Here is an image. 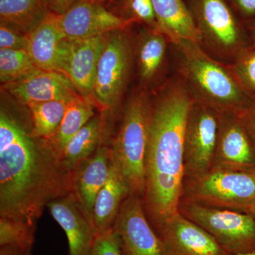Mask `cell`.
I'll list each match as a JSON object with an SVG mask.
<instances>
[{"instance_id":"cell-1","label":"cell","mask_w":255,"mask_h":255,"mask_svg":"<svg viewBox=\"0 0 255 255\" xmlns=\"http://www.w3.org/2000/svg\"><path fill=\"white\" fill-rule=\"evenodd\" d=\"M69 194V174L47 139L32 124L1 109L0 217L36 226L50 201Z\"/></svg>"},{"instance_id":"cell-2","label":"cell","mask_w":255,"mask_h":255,"mask_svg":"<svg viewBox=\"0 0 255 255\" xmlns=\"http://www.w3.org/2000/svg\"><path fill=\"white\" fill-rule=\"evenodd\" d=\"M194 102L182 80L169 82L152 102L142 199L158 236L166 221L178 212L182 196L184 133Z\"/></svg>"},{"instance_id":"cell-3","label":"cell","mask_w":255,"mask_h":255,"mask_svg":"<svg viewBox=\"0 0 255 255\" xmlns=\"http://www.w3.org/2000/svg\"><path fill=\"white\" fill-rule=\"evenodd\" d=\"M179 58L183 81L194 100L216 112L241 114L254 97L245 91L231 70L211 58L195 42L172 43Z\"/></svg>"},{"instance_id":"cell-4","label":"cell","mask_w":255,"mask_h":255,"mask_svg":"<svg viewBox=\"0 0 255 255\" xmlns=\"http://www.w3.org/2000/svg\"><path fill=\"white\" fill-rule=\"evenodd\" d=\"M152 102L145 90H137L128 101L122 124L112 147V159L130 193L142 198L145 190V157Z\"/></svg>"},{"instance_id":"cell-5","label":"cell","mask_w":255,"mask_h":255,"mask_svg":"<svg viewBox=\"0 0 255 255\" xmlns=\"http://www.w3.org/2000/svg\"><path fill=\"white\" fill-rule=\"evenodd\" d=\"M181 199L248 212L255 204V173L212 167L205 173L184 178Z\"/></svg>"},{"instance_id":"cell-6","label":"cell","mask_w":255,"mask_h":255,"mask_svg":"<svg viewBox=\"0 0 255 255\" xmlns=\"http://www.w3.org/2000/svg\"><path fill=\"white\" fill-rule=\"evenodd\" d=\"M201 46L224 60L234 61L249 46L238 15L226 0H186Z\"/></svg>"},{"instance_id":"cell-7","label":"cell","mask_w":255,"mask_h":255,"mask_svg":"<svg viewBox=\"0 0 255 255\" xmlns=\"http://www.w3.org/2000/svg\"><path fill=\"white\" fill-rule=\"evenodd\" d=\"M178 212L205 229L233 255L255 251V217L181 199Z\"/></svg>"},{"instance_id":"cell-8","label":"cell","mask_w":255,"mask_h":255,"mask_svg":"<svg viewBox=\"0 0 255 255\" xmlns=\"http://www.w3.org/2000/svg\"><path fill=\"white\" fill-rule=\"evenodd\" d=\"M126 29L107 35L99 60L92 100L103 112L113 110L118 105L130 75L132 50Z\"/></svg>"},{"instance_id":"cell-9","label":"cell","mask_w":255,"mask_h":255,"mask_svg":"<svg viewBox=\"0 0 255 255\" xmlns=\"http://www.w3.org/2000/svg\"><path fill=\"white\" fill-rule=\"evenodd\" d=\"M218 125L219 112L194 100L188 114L184 133L185 177H196L212 168Z\"/></svg>"},{"instance_id":"cell-10","label":"cell","mask_w":255,"mask_h":255,"mask_svg":"<svg viewBox=\"0 0 255 255\" xmlns=\"http://www.w3.org/2000/svg\"><path fill=\"white\" fill-rule=\"evenodd\" d=\"M113 228L123 255H169L164 242L147 219L140 196H128Z\"/></svg>"},{"instance_id":"cell-11","label":"cell","mask_w":255,"mask_h":255,"mask_svg":"<svg viewBox=\"0 0 255 255\" xmlns=\"http://www.w3.org/2000/svg\"><path fill=\"white\" fill-rule=\"evenodd\" d=\"M212 167L255 173V147L239 114L219 113Z\"/></svg>"},{"instance_id":"cell-12","label":"cell","mask_w":255,"mask_h":255,"mask_svg":"<svg viewBox=\"0 0 255 255\" xmlns=\"http://www.w3.org/2000/svg\"><path fill=\"white\" fill-rule=\"evenodd\" d=\"M60 17L64 34L70 40L95 38L131 25L98 0H78Z\"/></svg>"},{"instance_id":"cell-13","label":"cell","mask_w":255,"mask_h":255,"mask_svg":"<svg viewBox=\"0 0 255 255\" xmlns=\"http://www.w3.org/2000/svg\"><path fill=\"white\" fill-rule=\"evenodd\" d=\"M107 35L88 39H68L60 61L58 72L72 82L80 95L92 100L97 65Z\"/></svg>"},{"instance_id":"cell-14","label":"cell","mask_w":255,"mask_h":255,"mask_svg":"<svg viewBox=\"0 0 255 255\" xmlns=\"http://www.w3.org/2000/svg\"><path fill=\"white\" fill-rule=\"evenodd\" d=\"M169 255H233L209 232L177 212L159 233Z\"/></svg>"},{"instance_id":"cell-15","label":"cell","mask_w":255,"mask_h":255,"mask_svg":"<svg viewBox=\"0 0 255 255\" xmlns=\"http://www.w3.org/2000/svg\"><path fill=\"white\" fill-rule=\"evenodd\" d=\"M112 162V147L102 143L69 174V194L91 223L94 203L108 179Z\"/></svg>"},{"instance_id":"cell-16","label":"cell","mask_w":255,"mask_h":255,"mask_svg":"<svg viewBox=\"0 0 255 255\" xmlns=\"http://www.w3.org/2000/svg\"><path fill=\"white\" fill-rule=\"evenodd\" d=\"M3 88L24 106L53 100L71 101L80 95L64 74L40 69L27 78L3 85Z\"/></svg>"},{"instance_id":"cell-17","label":"cell","mask_w":255,"mask_h":255,"mask_svg":"<svg viewBox=\"0 0 255 255\" xmlns=\"http://www.w3.org/2000/svg\"><path fill=\"white\" fill-rule=\"evenodd\" d=\"M47 208L66 234L70 255H90L97 233L73 196L68 194L57 198Z\"/></svg>"},{"instance_id":"cell-18","label":"cell","mask_w":255,"mask_h":255,"mask_svg":"<svg viewBox=\"0 0 255 255\" xmlns=\"http://www.w3.org/2000/svg\"><path fill=\"white\" fill-rule=\"evenodd\" d=\"M26 51L40 70L58 72L60 59L68 38L60 24V15L48 11L27 33Z\"/></svg>"},{"instance_id":"cell-19","label":"cell","mask_w":255,"mask_h":255,"mask_svg":"<svg viewBox=\"0 0 255 255\" xmlns=\"http://www.w3.org/2000/svg\"><path fill=\"white\" fill-rule=\"evenodd\" d=\"M130 194L127 182L112 159L108 179L97 194L92 209V226L97 235L113 228L124 201Z\"/></svg>"},{"instance_id":"cell-20","label":"cell","mask_w":255,"mask_h":255,"mask_svg":"<svg viewBox=\"0 0 255 255\" xmlns=\"http://www.w3.org/2000/svg\"><path fill=\"white\" fill-rule=\"evenodd\" d=\"M159 28L170 43L182 40L201 45V37L185 0H152Z\"/></svg>"},{"instance_id":"cell-21","label":"cell","mask_w":255,"mask_h":255,"mask_svg":"<svg viewBox=\"0 0 255 255\" xmlns=\"http://www.w3.org/2000/svg\"><path fill=\"white\" fill-rule=\"evenodd\" d=\"M104 117L95 116L70 140L60 155L64 170L68 174L97 150L102 144Z\"/></svg>"},{"instance_id":"cell-22","label":"cell","mask_w":255,"mask_h":255,"mask_svg":"<svg viewBox=\"0 0 255 255\" xmlns=\"http://www.w3.org/2000/svg\"><path fill=\"white\" fill-rule=\"evenodd\" d=\"M139 38L136 47L139 76L143 83H150L163 69L167 43L170 41L160 30L146 27Z\"/></svg>"},{"instance_id":"cell-23","label":"cell","mask_w":255,"mask_h":255,"mask_svg":"<svg viewBox=\"0 0 255 255\" xmlns=\"http://www.w3.org/2000/svg\"><path fill=\"white\" fill-rule=\"evenodd\" d=\"M95 107L92 99L81 95L68 102L58 130L48 140L60 156L69 140L95 117Z\"/></svg>"},{"instance_id":"cell-24","label":"cell","mask_w":255,"mask_h":255,"mask_svg":"<svg viewBox=\"0 0 255 255\" xmlns=\"http://www.w3.org/2000/svg\"><path fill=\"white\" fill-rule=\"evenodd\" d=\"M46 0H0L1 24L27 33L48 14Z\"/></svg>"},{"instance_id":"cell-25","label":"cell","mask_w":255,"mask_h":255,"mask_svg":"<svg viewBox=\"0 0 255 255\" xmlns=\"http://www.w3.org/2000/svg\"><path fill=\"white\" fill-rule=\"evenodd\" d=\"M69 102L53 100L26 106L29 111L33 133L47 140L53 137L60 127Z\"/></svg>"},{"instance_id":"cell-26","label":"cell","mask_w":255,"mask_h":255,"mask_svg":"<svg viewBox=\"0 0 255 255\" xmlns=\"http://www.w3.org/2000/svg\"><path fill=\"white\" fill-rule=\"evenodd\" d=\"M38 70L26 50L0 49L1 85L19 81Z\"/></svg>"},{"instance_id":"cell-27","label":"cell","mask_w":255,"mask_h":255,"mask_svg":"<svg viewBox=\"0 0 255 255\" xmlns=\"http://www.w3.org/2000/svg\"><path fill=\"white\" fill-rule=\"evenodd\" d=\"M107 2L112 3V8H108L111 11L130 24L160 30L152 0H109Z\"/></svg>"},{"instance_id":"cell-28","label":"cell","mask_w":255,"mask_h":255,"mask_svg":"<svg viewBox=\"0 0 255 255\" xmlns=\"http://www.w3.org/2000/svg\"><path fill=\"white\" fill-rule=\"evenodd\" d=\"M36 226L23 221L0 217V247L31 250L35 241Z\"/></svg>"},{"instance_id":"cell-29","label":"cell","mask_w":255,"mask_h":255,"mask_svg":"<svg viewBox=\"0 0 255 255\" xmlns=\"http://www.w3.org/2000/svg\"><path fill=\"white\" fill-rule=\"evenodd\" d=\"M230 70L245 91L255 97V46L242 50Z\"/></svg>"},{"instance_id":"cell-30","label":"cell","mask_w":255,"mask_h":255,"mask_svg":"<svg viewBox=\"0 0 255 255\" xmlns=\"http://www.w3.org/2000/svg\"><path fill=\"white\" fill-rule=\"evenodd\" d=\"M90 255H123L119 238L113 228L97 235Z\"/></svg>"},{"instance_id":"cell-31","label":"cell","mask_w":255,"mask_h":255,"mask_svg":"<svg viewBox=\"0 0 255 255\" xmlns=\"http://www.w3.org/2000/svg\"><path fill=\"white\" fill-rule=\"evenodd\" d=\"M27 43V33L0 25V49L26 50Z\"/></svg>"},{"instance_id":"cell-32","label":"cell","mask_w":255,"mask_h":255,"mask_svg":"<svg viewBox=\"0 0 255 255\" xmlns=\"http://www.w3.org/2000/svg\"><path fill=\"white\" fill-rule=\"evenodd\" d=\"M239 114L255 147V97L249 107Z\"/></svg>"},{"instance_id":"cell-33","label":"cell","mask_w":255,"mask_h":255,"mask_svg":"<svg viewBox=\"0 0 255 255\" xmlns=\"http://www.w3.org/2000/svg\"><path fill=\"white\" fill-rule=\"evenodd\" d=\"M78 0H46L47 9L50 12L63 15Z\"/></svg>"},{"instance_id":"cell-34","label":"cell","mask_w":255,"mask_h":255,"mask_svg":"<svg viewBox=\"0 0 255 255\" xmlns=\"http://www.w3.org/2000/svg\"><path fill=\"white\" fill-rule=\"evenodd\" d=\"M31 250L4 246L0 248V255H31Z\"/></svg>"},{"instance_id":"cell-35","label":"cell","mask_w":255,"mask_h":255,"mask_svg":"<svg viewBox=\"0 0 255 255\" xmlns=\"http://www.w3.org/2000/svg\"><path fill=\"white\" fill-rule=\"evenodd\" d=\"M248 213H250V214L253 215L255 217V204L254 206H252L249 211H248Z\"/></svg>"},{"instance_id":"cell-36","label":"cell","mask_w":255,"mask_h":255,"mask_svg":"<svg viewBox=\"0 0 255 255\" xmlns=\"http://www.w3.org/2000/svg\"><path fill=\"white\" fill-rule=\"evenodd\" d=\"M237 255H255V251L249 252V253H243V254Z\"/></svg>"},{"instance_id":"cell-37","label":"cell","mask_w":255,"mask_h":255,"mask_svg":"<svg viewBox=\"0 0 255 255\" xmlns=\"http://www.w3.org/2000/svg\"><path fill=\"white\" fill-rule=\"evenodd\" d=\"M98 1H101V2L104 3V4H105V3H107V1H109V0H98Z\"/></svg>"},{"instance_id":"cell-38","label":"cell","mask_w":255,"mask_h":255,"mask_svg":"<svg viewBox=\"0 0 255 255\" xmlns=\"http://www.w3.org/2000/svg\"><path fill=\"white\" fill-rule=\"evenodd\" d=\"M253 35H254V38L255 39V24L254 26V28H253Z\"/></svg>"}]
</instances>
